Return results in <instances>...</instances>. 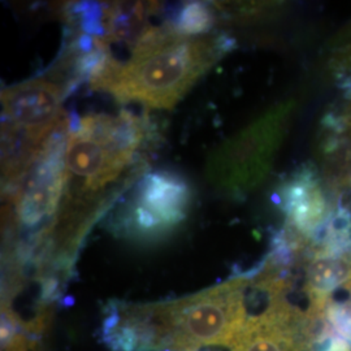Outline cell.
Here are the masks:
<instances>
[{"instance_id":"obj_1","label":"cell","mask_w":351,"mask_h":351,"mask_svg":"<svg viewBox=\"0 0 351 351\" xmlns=\"http://www.w3.org/2000/svg\"><path fill=\"white\" fill-rule=\"evenodd\" d=\"M71 128L65 152V188L55 226L81 236L94 216L113 201L110 185L124 173L142 171L141 146L150 137L149 124L133 112L117 116L90 113L78 120L69 116Z\"/></svg>"},{"instance_id":"obj_2","label":"cell","mask_w":351,"mask_h":351,"mask_svg":"<svg viewBox=\"0 0 351 351\" xmlns=\"http://www.w3.org/2000/svg\"><path fill=\"white\" fill-rule=\"evenodd\" d=\"M224 38L184 37L168 23L149 27L126 63L111 58L90 81L120 103L171 110L226 50Z\"/></svg>"},{"instance_id":"obj_3","label":"cell","mask_w":351,"mask_h":351,"mask_svg":"<svg viewBox=\"0 0 351 351\" xmlns=\"http://www.w3.org/2000/svg\"><path fill=\"white\" fill-rule=\"evenodd\" d=\"M68 84L36 78L1 91V171L5 197L16 193L51 133L68 114Z\"/></svg>"},{"instance_id":"obj_4","label":"cell","mask_w":351,"mask_h":351,"mask_svg":"<svg viewBox=\"0 0 351 351\" xmlns=\"http://www.w3.org/2000/svg\"><path fill=\"white\" fill-rule=\"evenodd\" d=\"M246 278H234L189 298L149 306L156 348L172 345L185 351L208 345L233 348L246 326Z\"/></svg>"},{"instance_id":"obj_5","label":"cell","mask_w":351,"mask_h":351,"mask_svg":"<svg viewBox=\"0 0 351 351\" xmlns=\"http://www.w3.org/2000/svg\"><path fill=\"white\" fill-rule=\"evenodd\" d=\"M290 108L291 104L278 106L213 151L206 169L215 188L237 195L263 180L282 138Z\"/></svg>"},{"instance_id":"obj_6","label":"cell","mask_w":351,"mask_h":351,"mask_svg":"<svg viewBox=\"0 0 351 351\" xmlns=\"http://www.w3.org/2000/svg\"><path fill=\"white\" fill-rule=\"evenodd\" d=\"M188 180L172 171L141 176L113 215L116 229L137 239H160L188 216L193 204Z\"/></svg>"},{"instance_id":"obj_7","label":"cell","mask_w":351,"mask_h":351,"mask_svg":"<svg viewBox=\"0 0 351 351\" xmlns=\"http://www.w3.org/2000/svg\"><path fill=\"white\" fill-rule=\"evenodd\" d=\"M71 128L66 114L51 133L25 180L12 197L14 219L25 229H34L58 213L65 188V152Z\"/></svg>"},{"instance_id":"obj_8","label":"cell","mask_w":351,"mask_h":351,"mask_svg":"<svg viewBox=\"0 0 351 351\" xmlns=\"http://www.w3.org/2000/svg\"><path fill=\"white\" fill-rule=\"evenodd\" d=\"M304 319L282 300L258 317L246 322L234 351H310Z\"/></svg>"},{"instance_id":"obj_9","label":"cell","mask_w":351,"mask_h":351,"mask_svg":"<svg viewBox=\"0 0 351 351\" xmlns=\"http://www.w3.org/2000/svg\"><path fill=\"white\" fill-rule=\"evenodd\" d=\"M158 7L156 3L143 1H117L103 5L104 39L108 43L114 42L132 46V51L134 50L150 27L147 26V20Z\"/></svg>"},{"instance_id":"obj_10","label":"cell","mask_w":351,"mask_h":351,"mask_svg":"<svg viewBox=\"0 0 351 351\" xmlns=\"http://www.w3.org/2000/svg\"><path fill=\"white\" fill-rule=\"evenodd\" d=\"M213 7L202 1L185 3L168 21L176 33L184 37H202L213 29Z\"/></svg>"},{"instance_id":"obj_11","label":"cell","mask_w":351,"mask_h":351,"mask_svg":"<svg viewBox=\"0 0 351 351\" xmlns=\"http://www.w3.org/2000/svg\"><path fill=\"white\" fill-rule=\"evenodd\" d=\"M329 320L339 335L351 339V304H341L329 311Z\"/></svg>"},{"instance_id":"obj_12","label":"cell","mask_w":351,"mask_h":351,"mask_svg":"<svg viewBox=\"0 0 351 351\" xmlns=\"http://www.w3.org/2000/svg\"><path fill=\"white\" fill-rule=\"evenodd\" d=\"M33 348L29 345L25 337H14V339L5 345V351H32Z\"/></svg>"},{"instance_id":"obj_13","label":"cell","mask_w":351,"mask_h":351,"mask_svg":"<svg viewBox=\"0 0 351 351\" xmlns=\"http://www.w3.org/2000/svg\"><path fill=\"white\" fill-rule=\"evenodd\" d=\"M326 351H351L350 346L345 339H336L332 342L330 348Z\"/></svg>"},{"instance_id":"obj_14","label":"cell","mask_w":351,"mask_h":351,"mask_svg":"<svg viewBox=\"0 0 351 351\" xmlns=\"http://www.w3.org/2000/svg\"><path fill=\"white\" fill-rule=\"evenodd\" d=\"M165 351H171V350H165Z\"/></svg>"}]
</instances>
